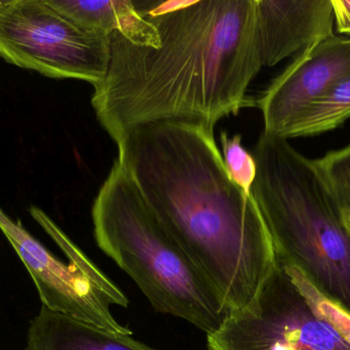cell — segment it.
Returning <instances> with one entry per match:
<instances>
[{
  "label": "cell",
  "instance_id": "obj_11",
  "mask_svg": "<svg viewBox=\"0 0 350 350\" xmlns=\"http://www.w3.org/2000/svg\"><path fill=\"white\" fill-rule=\"evenodd\" d=\"M25 350L157 349L133 335L109 332L42 306L29 327Z\"/></svg>",
  "mask_w": 350,
  "mask_h": 350
},
{
  "label": "cell",
  "instance_id": "obj_1",
  "mask_svg": "<svg viewBox=\"0 0 350 350\" xmlns=\"http://www.w3.org/2000/svg\"><path fill=\"white\" fill-rule=\"evenodd\" d=\"M160 36L157 47L110 36L108 72L94 86L96 117L118 143L160 123L215 127L256 106L247 95L263 67L256 0L135 2Z\"/></svg>",
  "mask_w": 350,
  "mask_h": 350
},
{
  "label": "cell",
  "instance_id": "obj_17",
  "mask_svg": "<svg viewBox=\"0 0 350 350\" xmlns=\"http://www.w3.org/2000/svg\"><path fill=\"white\" fill-rule=\"evenodd\" d=\"M342 214V213H341ZM343 221H345V226H347V230H349L350 234V217L349 216L343 215L342 214Z\"/></svg>",
  "mask_w": 350,
  "mask_h": 350
},
{
  "label": "cell",
  "instance_id": "obj_7",
  "mask_svg": "<svg viewBox=\"0 0 350 350\" xmlns=\"http://www.w3.org/2000/svg\"><path fill=\"white\" fill-rule=\"evenodd\" d=\"M208 350H350L319 318L278 260L250 305L207 334Z\"/></svg>",
  "mask_w": 350,
  "mask_h": 350
},
{
  "label": "cell",
  "instance_id": "obj_18",
  "mask_svg": "<svg viewBox=\"0 0 350 350\" xmlns=\"http://www.w3.org/2000/svg\"><path fill=\"white\" fill-rule=\"evenodd\" d=\"M6 2H8V0H0V10L5 5Z\"/></svg>",
  "mask_w": 350,
  "mask_h": 350
},
{
  "label": "cell",
  "instance_id": "obj_2",
  "mask_svg": "<svg viewBox=\"0 0 350 350\" xmlns=\"http://www.w3.org/2000/svg\"><path fill=\"white\" fill-rule=\"evenodd\" d=\"M213 131L185 123L143 125L117 143V158L230 316L250 305L278 256L252 193L228 176Z\"/></svg>",
  "mask_w": 350,
  "mask_h": 350
},
{
  "label": "cell",
  "instance_id": "obj_4",
  "mask_svg": "<svg viewBox=\"0 0 350 350\" xmlns=\"http://www.w3.org/2000/svg\"><path fill=\"white\" fill-rule=\"evenodd\" d=\"M98 248L137 284L157 312L206 335L228 312L213 288L154 215L118 158L92 207Z\"/></svg>",
  "mask_w": 350,
  "mask_h": 350
},
{
  "label": "cell",
  "instance_id": "obj_12",
  "mask_svg": "<svg viewBox=\"0 0 350 350\" xmlns=\"http://www.w3.org/2000/svg\"><path fill=\"white\" fill-rule=\"evenodd\" d=\"M350 118V74L340 80L304 118L292 129L289 138L320 135L341 127Z\"/></svg>",
  "mask_w": 350,
  "mask_h": 350
},
{
  "label": "cell",
  "instance_id": "obj_15",
  "mask_svg": "<svg viewBox=\"0 0 350 350\" xmlns=\"http://www.w3.org/2000/svg\"><path fill=\"white\" fill-rule=\"evenodd\" d=\"M220 143L224 152L222 158L228 176L234 184L251 195L256 177V164L253 154L249 153L242 145V135L236 134L232 137H228L226 132H221Z\"/></svg>",
  "mask_w": 350,
  "mask_h": 350
},
{
  "label": "cell",
  "instance_id": "obj_14",
  "mask_svg": "<svg viewBox=\"0 0 350 350\" xmlns=\"http://www.w3.org/2000/svg\"><path fill=\"white\" fill-rule=\"evenodd\" d=\"M314 162L341 213L350 217V145Z\"/></svg>",
  "mask_w": 350,
  "mask_h": 350
},
{
  "label": "cell",
  "instance_id": "obj_10",
  "mask_svg": "<svg viewBox=\"0 0 350 350\" xmlns=\"http://www.w3.org/2000/svg\"><path fill=\"white\" fill-rule=\"evenodd\" d=\"M46 2L84 30L106 37L119 34L139 47L160 45L157 29L131 0H46Z\"/></svg>",
  "mask_w": 350,
  "mask_h": 350
},
{
  "label": "cell",
  "instance_id": "obj_5",
  "mask_svg": "<svg viewBox=\"0 0 350 350\" xmlns=\"http://www.w3.org/2000/svg\"><path fill=\"white\" fill-rule=\"evenodd\" d=\"M31 215L57 242L68 258L64 263L35 240L20 221L14 222L0 209V229L28 269L42 306L51 312L109 332L133 335L131 329L117 322L114 306L127 308L129 298L38 208Z\"/></svg>",
  "mask_w": 350,
  "mask_h": 350
},
{
  "label": "cell",
  "instance_id": "obj_3",
  "mask_svg": "<svg viewBox=\"0 0 350 350\" xmlns=\"http://www.w3.org/2000/svg\"><path fill=\"white\" fill-rule=\"evenodd\" d=\"M251 189L283 264L294 265L350 312V234L314 160L263 132Z\"/></svg>",
  "mask_w": 350,
  "mask_h": 350
},
{
  "label": "cell",
  "instance_id": "obj_6",
  "mask_svg": "<svg viewBox=\"0 0 350 350\" xmlns=\"http://www.w3.org/2000/svg\"><path fill=\"white\" fill-rule=\"evenodd\" d=\"M0 57L51 78L100 84L110 63V37L84 30L46 0H8L0 10Z\"/></svg>",
  "mask_w": 350,
  "mask_h": 350
},
{
  "label": "cell",
  "instance_id": "obj_9",
  "mask_svg": "<svg viewBox=\"0 0 350 350\" xmlns=\"http://www.w3.org/2000/svg\"><path fill=\"white\" fill-rule=\"evenodd\" d=\"M256 25L261 60L267 67L335 35L331 0H256Z\"/></svg>",
  "mask_w": 350,
  "mask_h": 350
},
{
  "label": "cell",
  "instance_id": "obj_8",
  "mask_svg": "<svg viewBox=\"0 0 350 350\" xmlns=\"http://www.w3.org/2000/svg\"><path fill=\"white\" fill-rule=\"evenodd\" d=\"M349 74V38L334 35L299 53L256 101L263 132L289 139L310 109Z\"/></svg>",
  "mask_w": 350,
  "mask_h": 350
},
{
  "label": "cell",
  "instance_id": "obj_13",
  "mask_svg": "<svg viewBox=\"0 0 350 350\" xmlns=\"http://www.w3.org/2000/svg\"><path fill=\"white\" fill-rule=\"evenodd\" d=\"M280 262V261H279ZM281 263V262H280ZM284 269L293 282L294 285L304 296L306 303L314 314L326 322L331 328L350 347V312L340 304L325 295L304 271L294 265L283 264Z\"/></svg>",
  "mask_w": 350,
  "mask_h": 350
},
{
  "label": "cell",
  "instance_id": "obj_16",
  "mask_svg": "<svg viewBox=\"0 0 350 350\" xmlns=\"http://www.w3.org/2000/svg\"><path fill=\"white\" fill-rule=\"evenodd\" d=\"M337 30L350 35V0H331Z\"/></svg>",
  "mask_w": 350,
  "mask_h": 350
}]
</instances>
